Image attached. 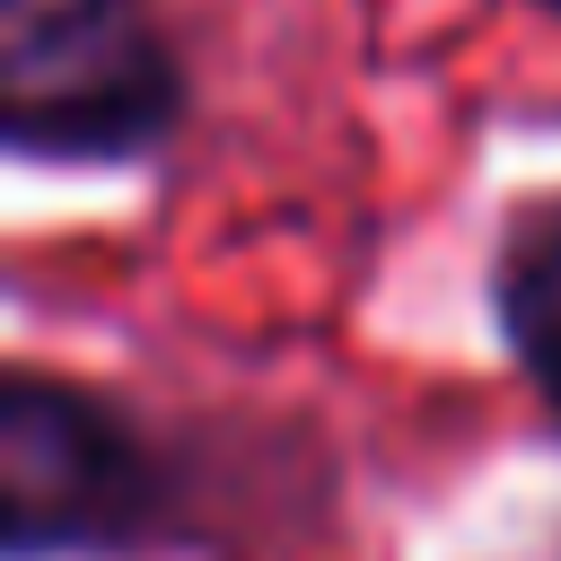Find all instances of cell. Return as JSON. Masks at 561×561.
<instances>
[{
    "instance_id": "1",
    "label": "cell",
    "mask_w": 561,
    "mask_h": 561,
    "mask_svg": "<svg viewBox=\"0 0 561 561\" xmlns=\"http://www.w3.org/2000/svg\"><path fill=\"white\" fill-rule=\"evenodd\" d=\"M175 114V61L131 0H0V123L26 158H131Z\"/></svg>"
},
{
    "instance_id": "2",
    "label": "cell",
    "mask_w": 561,
    "mask_h": 561,
    "mask_svg": "<svg viewBox=\"0 0 561 561\" xmlns=\"http://www.w3.org/2000/svg\"><path fill=\"white\" fill-rule=\"evenodd\" d=\"M149 508V465L131 430L53 386V377H9L0 394V535L18 561L35 552H96L123 543Z\"/></svg>"
},
{
    "instance_id": "3",
    "label": "cell",
    "mask_w": 561,
    "mask_h": 561,
    "mask_svg": "<svg viewBox=\"0 0 561 561\" xmlns=\"http://www.w3.org/2000/svg\"><path fill=\"white\" fill-rule=\"evenodd\" d=\"M500 316H508V342H517L526 377H535V386L552 394V412H561V219L535 228V237L508 254Z\"/></svg>"
},
{
    "instance_id": "4",
    "label": "cell",
    "mask_w": 561,
    "mask_h": 561,
    "mask_svg": "<svg viewBox=\"0 0 561 561\" xmlns=\"http://www.w3.org/2000/svg\"><path fill=\"white\" fill-rule=\"evenodd\" d=\"M552 9H561V0H552Z\"/></svg>"
}]
</instances>
